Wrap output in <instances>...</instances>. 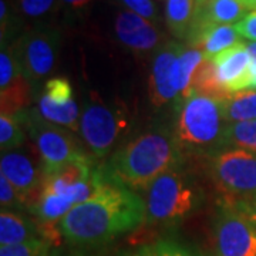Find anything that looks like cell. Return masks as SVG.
Instances as JSON below:
<instances>
[{"instance_id":"1","label":"cell","mask_w":256,"mask_h":256,"mask_svg":"<svg viewBox=\"0 0 256 256\" xmlns=\"http://www.w3.org/2000/svg\"><path fill=\"white\" fill-rule=\"evenodd\" d=\"M144 218L146 206L137 192L107 184L60 220L58 234L74 245H100L136 229Z\"/></svg>"},{"instance_id":"2","label":"cell","mask_w":256,"mask_h":256,"mask_svg":"<svg viewBox=\"0 0 256 256\" xmlns=\"http://www.w3.org/2000/svg\"><path fill=\"white\" fill-rule=\"evenodd\" d=\"M182 162L174 132L150 130L117 150L101 170L108 184L137 192L146 191L158 176Z\"/></svg>"},{"instance_id":"3","label":"cell","mask_w":256,"mask_h":256,"mask_svg":"<svg viewBox=\"0 0 256 256\" xmlns=\"http://www.w3.org/2000/svg\"><path fill=\"white\" fill-rule=\"evenodd\" d=\"M228 122L220 98L192 92L178 104L174 136L184 154H208L220 148Z\"/></svg>"},{"instance_id":"4","label":"cell","mask_w":256,"mask_h":256,"mask_svg":"<svg viewBox=\"0 0 256 256\" xmlns=\"http://www.w3.org/2000/svg\"><path fill=\"white\" fill-rule=\"evenodd\" d=\"M202 194L190 174L180 168L171 170L146 190L142 198L146 224L174 225L200 206Z\"/></svg>"},{"instance_id":"5","label":"cell","mask_w":256,"mask_h":256,"mask_svg":"<svg viewBox=\"0 0 256 256\" xmlns=\"http://www.w3.org/2000/svg\"><path fill=\"white\" fill-rule=\"evenodd\" d=\"M210 175L225 201L256 196V154L238 148H220L210 156Z\"/></svg>"},{"instance_id":"6","label":"cell","mask_w":256,"mask_h":256,"mask_svg":"<svg viewBox=\"0 0 256 256\" xmlns=\"http://www.w3.org/2000/svg\"><path fill=\"white\" fill-rule=\"evenodd\" d=\"M18 114L32 141L36 144L44 174L73 160L88 156L70 130L48 122L40 117L36 110L30 112L23 111Z\"/></svg>"},{"instance_id":"7","label":"cell","mask_w":256,"mask_h":256,"mask_svg":"<svg viewBox=\"0 0 256 256\" xmlns=\"http://www.w3.org/2000/svg\"><path fill=\"white\" fill-rule=\"evenodd\" d=\"M128 128L127 111L120 106L96 100L82 112L78 132L87 148L97 158H104Z\"/></svg>"},{"instance_id":"8","label":"cell","mask_w":256,"mask_h":256,"mask_svg":"<svg viewBox=\"0 0 256 256\" xmlns=\"http://www.w3.org/2000/svg\"><path fill=\"white\" fill-rule=\"evenodd\" d=\"M62 43L60 30L37 26L12 44L18 64L32 84H38L54 70Z\"/></svg>"},{"instance_id":"9","label":"cell","mask_w":256,"mask_h":256,"mask_svg":"<svg viewBox=\"0 0 256 256\" xmlns=\"http://www.w3.org/2000/svg\"><path fill=\"white\" fill-rule=\"evenodd\" d=\"M214 238L216 256H256V228L230 202L220 205Z\"/></svg>"},{"instance_id":"10","label":"cell","mask_w":256,"mask_h":256,"mask_svg":"<svg viewBox=\"0 0 256 256\" xmlns=\"http://www.w3.org/2000/svg\"><path fill=\"white\" fill-rule=\"evenodd\" d=\"M0 171L14 186L23 205L30 208L42 192L44 180L43 164L26 152L14 150L2 152Z\"/></svg>"},{"instance_id":"11","label":"cell","mask_w":256,"mask_h":256,"mask_svg":"<svg viewBox=\"0 0 256 256\" xmlns=\"http://www.w3.org/2000/svg\"><path fill=\"white\" fill-rule=\"evenodd\" d=\"M28 78L18 64L12 44L2 46L0 52V108L2 114L23 112L30 104Z\"/></svg>"},{"instance_id":"12","label":"cell","mask_w":256,"mask_h":256,"mask_svg":"<svg viewBox=\"0 0 256 256\" xmlns=\"http://www.w3.org/2000/svg\"><path fill=\"white\" fill-rule=\"evenodd\" d=\"M116 37L134 53H148L162 46V34L156 26L130 10H118L114 20Z\"/></svg>"},{"instance_id":"13","label":"cell","mask_w":256,"mask_h":256,"mask_svg":"<svg viewBox=\"0 0 256 256\" xmlns=\"http://www.w3.org/2000/svg\"><path fill=\"white\" fill-rule=\"evenodd\" d=\"M185 47L176 42H166L154 54L150 74V100L156 108H161L171 101L178 100V96L171 84V73L175 60Z\"/></svg>"},{"instance_id":"14","label":"cell","mask_w":256,"mask_h":256,"mask_svg":"<svg viewBox=\"0 0 256 256\" xmlns=\"http://www.w3.org/2000/svg\"><path fill=\"white\" fill-rule=\"evenodd\" d=\"M220 84L226 92L246 90V78L250 68V56L246 44L240 42L235 46L220 52L212 58Z\"/></svg>"},{"instance_id":"15","label":"cell","mask_w":256,"mask_h":256,"mask_svg":"<svg viewBox=\"0 0 256 256\" xmlns=\"http://www.w3.org/2000/svg\"><path fill=\"white\" fill-rule=\"evenodd\" d=\"M38 239H44L40 225L13 210L0 214V246L22 245Z\"/></svg>"},{"instance_id":"16","label":"cell","mask_w":256,"mask_h":256,"mask_svg":"<svg viewBox=\"0 0 256 256\" xmlns=\"http://www.w3.org/2000/svg\"><path fill=\"white\" fill-rule=\"evenodd\" d=\"M204 60V53L194 47H185L175 60L171 73V84L178 98L185 100L194 92V78Z\"/></svg>"},{"instance_id":"17","label":"cell","mask_w":256,"mask_h":256,"mask_svg":"<svg viewBox=\"0 0 256 256\" xmlns=\"http://www.w3.org/2000/svg\"><path fill=\"white\" fill-rule=\"evenodd\" d=\"M220 104L228 124L256 120V90L230 92L220 98Z\"/></svg>"},{"instance_id":"18","label":"cell","mask_w":256,"mask_h":256,"mask_svg":"<svg viewBox=\"0 0 256 256\" xmlns=\"http://www.w3.org/2000/svg\"><path fill=\"white\" fill-rule=\"evenodd\" d=\"M195 12V0H166L165 22L172 36L186 38Z\"/></svg>"},{"instance_id":"19","label":"cell","mask_w":256,"mask_h":256,"mask_svg":"<svg viewBox=\"0 0 256 256\" xmlns=\"http://www.w3.org/2000/svg\"><path fill=\"white\" fill-rule=\"evenodd\" d=\"M239 33L234 24H224L210 30L200 44V48L206 60H212L220 52L240 43Z\"/></svg>"},{"instance_id":"20","label":"cell","mask_w":256,"mask_h":256,"mask_svg":"<svg viewBox=\"0 0 256 256\" xmlns=\"http://www.w3.org/2000/svg\"><path fill=\"white\" fill-rule=\"evenodd\" d=\"M220 148H238L256 154V120L228 124Z\"/></svg>"},{"instance_id":"21","label":"cell","mask_w":256,"mask_h":256,"mask_svg":"<svg viewBox=\"0 0 256 256\" xmlns=\"http://www.w3.org/2000/svg\"><path fill=\"white\" fill-rule=\"evenodd\" d=\"M20 114L0 116V150L2 152L14 151L24 144L26 134Z\"/></svg>"},{"instance_id":"22","label":"cell","mask_w":256,"mask_h":256,"mask_svg":"<svg viewBox=\"0 0 256 256\" xmlns=\"http://www.w3.org/2000/svg\"><path fill=\"white\" fill-rule=\"evenodd\" d=\"M53 106H66L74 101L73 86L66 77H53L43 86V92L38 97Z\"/></svg>"},{"instance_id":"23","label":"cell","mask_w":256,"mask_h":256,"mask_svg":"<svg viewBox=\"0 0 256 256\" xmlns=\"http://www.w3.org/2000/svg\"><path fill=\"white\" fill-rule=\"evenodd\" d=\"M57 0H13L16 13L28 18H38L46 16L54 8Z\"/></svg>"},{"instance_id":"24","label":"cell","mask_w":256,"mask_h":256,"mask_svg":"<svg viewBox=\"0 0 256 256\" xmlns=\"http://www.w3.org/2000/svg\"><path fill=\"white\" fill-rule=\"evenodd\" d=\"M0 256H48V242L38 239L22 245L0 246Z\"/></svg>"},{"instance_id":"25","label":"cell","mask_w":256,"mask_h":256,"mask_svg":"<svg viewBox=\"0 0 256 256\" xmlns=\"http://www.w3.org/2000/svg\"><path fill=\"white\" fill-rule=\"evenodd\" d=\"M118 2L126 8V10H130L152 23L158 20V10L152 3V0H118Z\"/></svg>"},{"instance_id":"26","label":"cell","mask_w":256,"mask_h":256,"mask_svg":"<svg viewBox=\"0 0 256 256\" xmlns=\"http://www.w3.org/2000/svg\"><path fill=\"white\" fill-rule=\"evenodd\" d=\"M0 205H2V210L20 208V205H23L18 191L3 174H0Z\"/></svg>"},{"instance_id":"27","label":"cell","mask_w":256,"mask_h":256,"mask_svg":"<svg viewBox=\"0 0 256 256\" xmlns=\"http://www.w3.org/2000/svg\"><path fill=\"white\" fill-rule=\"evenodd\" d=\"M152 250L156 256H200L191 249L182 246L176 242L171 240H158L156 245H152Z\"/></svg>"},{"instance_id":"28","label":"cell","mask_w":256,"mask_h":256,"mask_svg":"<svg viewBox=\"0 0 256 256\" xmlns=\"http://www.w3.org/2000/svg\"><path fill=\"white\" fill-rule=\"evenodd\" d=\"M18 24L14 22V16L10 12L9 3L6 0H0V28H2V46L8 44L6 42L12 36L13 30H16Z\"/></svg>"},{"instance_id":"29","label":"cell","mask_w":256,"mask_h":256,"mask_svg":"<svg viewBox=\"0 0 256 256\" xmlns=\"http://www.w3.org/2000/svg\"><path fill=\"white\" fill-rule=\"evenodd\" d=\"M239 36L256 42V12L248 13L245 18L235 24Z\"/></svg>"},{"instance_id":"30","label":"cell","mask_w":256,"mask_h":256,"mask_svg":"<svg viewBox=\"0 0 256 256\" xmlns=\"http://www.w3.org/2000/svg\"><path fill=\"white\" fill-rule=\"evenodd\" d=\"M225 201V200H224ZM256 228V196L244 201H228Z\"/></svg>"},{"instance_id":"31","label":"cell","mask_w":256,"mask_h":256,"mask_svg":"<svg viewBox=\"0 0 256 256\" xmlns=\"http://www.w3.org/2000/svg\"><path fill=\"white\" fill-rule=\"evenodd\" d=\"M62 3H63L64 8H67V9L70 10L72 13H82V12H86L87 8L92 4V0H60Z\"/></svg>"},{"instance_id":"32","label":"cell","mask_w":256,"mask_h":256,"mask_svg":"<svg viewBox=\"0 0 256 256\" xmlns=\"http://www.w3.org/2000/svg\"><path fill=\"white\" fill-rule=\"evenodd\" d=\"M246 47H248V52H249V56H250L252 63H256V42L248 43Z\"/></svg>"},{"instance_id":"33","label":"cell","mask_w":256,"mask_h":256,"mask_svg":"<svg viewBox=\"0 0 256 256\" xmlns=\"http://www.w3.org/2000/svg\"><path fill=\"white\" fill-rule=\"evenodd\" d=\"M136 256H156L154 255V250H152V248L151 246H146V248H142L140 252H138Z\"/></svg>"},{"instance_id":"34","label":"cell","mask_w":256,"mask_h":256,"mask_svg":"<svg viewBox=\"0 0 256 256\" xmlns=\"http://www.w3.org/2000/svg\"><path fill=\"white\" fill-rule=\"evenodd\" d=\"M244 3L246 4L248 10L256 12V0H244Z\"/></svg>"},{"instance_id":"35","label":"cell","mask_w":256,"mask_h":256,"mask_svg":"<svg viewBox=\"0 0 256 256\" xmlns=\"http://www.w3.org/2000/svg\"><path fill=\"white\" fill-rule=\"evenodd\" d=\"M210 0H195V9H201L205 4H208Z\"/></svg>"}]
</instances>
